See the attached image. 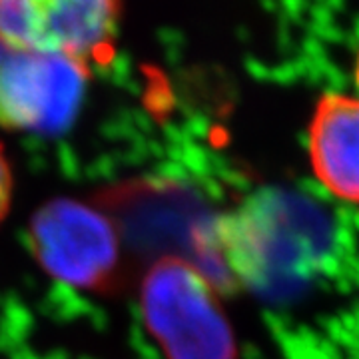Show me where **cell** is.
<instances>
[{"label":"cell","mask_w":359,"mask_h":359,"mask_svg":"<svg viewBox=\"0 0 359 359\" xmlns=\"http://www.w3.org/2000/svg\"><path fill=\"white\" fill-rule=\"evenodd\" d=\"M214 248L224 287L282 294L308 278L321 256L323 222L295 198L262 194L216 218Z\"/></svg>","instance_id":"cell-1"},{"label":"cell","mask_w":359,"mask_h":359,"mask_svg":"<svg viewBox=\"0 0 359 359\" xmlns=\"http://www.w3.org/2000/svg\"><path fill=\"white\" fill-rule=\"evenodd\" d=\"M144 323L166 359H238L216 285L180 257H160L140 283Z\"/></svg>","instance_id":"cell-2"},{"label":"cell","mask_w":359,"mask_h":359,"mask_svg":"<svg viewBox=\"0 0 359 359\" xmlns=\"http://www.w3.org/2000/svg\"><path fill=\"white\" fill-rule=\"evenodd\" d=\"M28 248L40 268L70 287L112 294L128 280L116 222L78 200L58 198L39 208L28 226Z\"/></svg>","instance_id":"cell-3"},{"label":"cell","mask_w":359,"mask_h":359,"mask_svg":"<svg viewBox=\"0 0 359 359\" xmlns=\"http://www.w3.org/2000/svg\"><path fill=\"white\" fill-rule=\"evenodd\" d=\"M108 216L118 222L122 240L140 250H166L164 257H180L210 282L222 287L214 231L216 216H208L184 190L154 184H130L100 196Z\"/></svg>","instance_id":"cell-4"},{"label":"cell","mask_w":359,"mask_h":359,"mask_svg":"<svg viewBox=\"0 0 359 359\" xmlns=\"http://www.w3.org/2000/svg\"><path fill=\"white\" fill-rule=\"evenodd\" d=\"M124 0H0V42L92 68L114 54Z\"/></svg>","instance_id":"cell-5"},{"label":"cell","mask_w":359,"mask_h":359,"mask_svg":"<svg viewBox=\"0 0 359 359\" xmlns=\"http://www.w3.org/2000/svg\"><path fill=\"white\" fill-rule=\"evenodd\" d=\"M90 68L50 52L0 42V126L60 134L72 126L88 86Z\"/></svg>","instance_id":"cell-6"},{"label":"cell","mask_w":359,"mask_h":359,"mask_svg":"<svg viewBox=\"0 0 359 359\" xmlns=\"http://www.w3.org/2000/svg\"><path fill=\"white\" fill-rule=\"evenodd\" d=\"M309 160L330 192L359 204V98L325 94L309 124Z\"/></svg>","instance_id":"cell-7"},{"label":"cell","mask_w":359,"mask_h":359,"mask_svg":"<svg viewBox=\"0 0 359 359\" xmlns=\"http://www.w3.org/2000/svg\"><path fill=\"white\" fill-rule=\"evenodd\" d=\"M13 168L0 146V222L4 219L6 212L11 210V200H13Z\"/></svg>","instance_id":"cell-8"},{"label":"cell","mask_w":359,"mask_h":359,"mask_svg":"<svg viewBox=\"0 0 359 359\" xmlns=\"http://www.w3.org/2000/svg\"><path fill=\"white\" fill-rule=\"evenodd\" d=\"M355 84H358V90H359V56H358V65H355Z\"/></svg>","instance_id":"cell-9"}]
</instances>
